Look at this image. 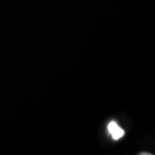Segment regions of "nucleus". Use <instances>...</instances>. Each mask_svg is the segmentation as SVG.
Returning <instances> with one entry per match:
<instances>
[{
	"label": "nucleus",
	"mask_w": 155,
	"mask_h": 155,
	"mask_svg": "<svg viewBox=\"0 0 155 155\" xmlns=\"http://www.w3.org/2000/svg\"><path fill=\"white\" fill-rule=\"evenodd\" d=\"M108 129L109 132L112 135V138L114 140H119L120 138H122V136L124 135V130L121 128L117 125V123L115 122H110L109 126H108Z\"/></svg>",
	"instance_id": "f257e3e1"
},
{
	"label": "nucleus",
	"mask_w": 155,
	"mask_h": 155,
	"mask_svg": "<svg viewBox=\"0 0 155 155\" xmlns=\"http://www.w3.org/2000/svg\"><path fill=\"white\" fill-rule=\"evenodd\" d=\"M140 155H151V153H141Z\"/></svg>",
	"instance_id": "f03ea898"
}]
</instances>
